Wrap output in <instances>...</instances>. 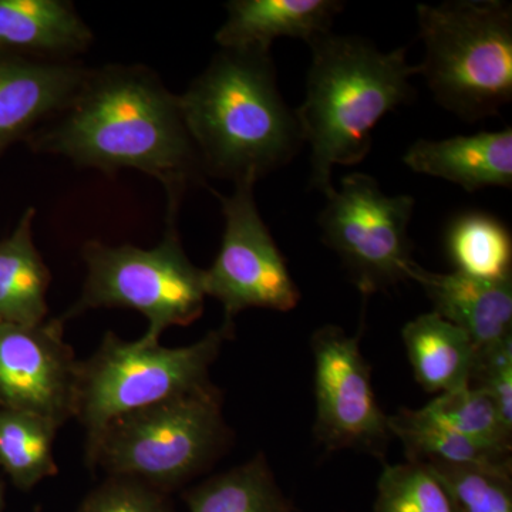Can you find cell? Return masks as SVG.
<instances>
[{
	"label": "cell",
	"mask_w": 512,
	"mask_h": 512,
	"mask_svg": "<svg viewBox=\"0 0 512 512\" xmlns=\"http://www.w3.org/2000/svg\"><path fill=\"white\" fill-rule=\"evenodd\" d=\"M468 384L487 394L512 426V338L477 350Z\"/></svg>",
	"instance_id": "4316f807"
},
{
	"label": "cell",
	"mask_w": 512,
	"mask_h": 512,
	"mask_svg": "<svg viewBox=\"0 0 512 512\" xmlns=\"http://www.w3.org/2000/svg\"><path fill=\"white\" fill-rule=\"evenodd\" d=\"M224 25L215 33L221 49L271 52L278 37L311 45L332 32L345 3L338 0H232Z\"/></svg>",
	"instance_id": "4fadbf2b"
},
{
	"label": "cell",
	"mask_w": 512,
	"mask_h": 512,
	"mask_svg": "<svg viewBox=\"0 0 512 512\" xmlns=\"http://www.w3.org/2000/svg\"><path fill=\"white\" fill-rule=\"evenodd\" d=\"M59 427L36 414L0 407V467L19 490L57 474L53 444Z\"/></svg>",
	"instance_id": "7402d4cb"
},
{
	"label": "cell",
	"mask_w": 512,
	"mask_h": 512,
	"mask_svg": "<svg viewBox=\"0 0 512 512\" xmlns=\"http://www.w3.org/2000/svg\"><path fill=\"white\" fill-rule=\"evenodd\" d=\"M178 214H167L163 241L143 249L90 239L82 258L87 275L82 296L62 316L63 322L100 308H126L148 320L144 339L160 342L171 326H188L204 312V269L187 254L177 228Z\"/></svg>",
	"instance_id": "52a82bcc"
},
{
	"label": "cell",
	"mask_w": 512,
	"mask_h": 512,
	"mask_svg": "<svg viewBox=\"0 0 512 512\" xmlns=\"http://www.w3.org/2000/svg\"><path fill=\"white\" fill-rule=\"evenodd\" d=\"M387 424L390 436L402 441L413 463L511 470L510 456L478 446L421 409H400L394 416H387Z\"/></svg>",
	"instance_id": "d6986e66"
},
{
	"label": "cell",
	"mask_w": 512,
	"mask_h": 512,
	"mask_svg": "<svg viewBox=\"0 0 512 512\" xmlns=\"http://www.w3.org/2000/svg\"><path fill=\"white\" fill-rule=\"evenodd\" d=\"M191 512H292L264 454L184 494Z\"/></svg>",
	"instance_id": "ffe728a7"
},
{
	"label": "cell",
	"mask_w": 512,
	"mask_h": 512,
	"mask_svg": "<svg viewBox=\"0 0 512 512\" xmlns=\"http://www.w3.org/2000/svg\"><path fill=\"white\" fill-rule=\"evenodd\" d=\"M447 251L456 272L484 282L512 278V237L503 221L487 212H466L451 222Z\"/></svg>",
	"instance_id": "44dd1931"
},
{
	"label": "cell",
	"mask_w": 512,
	"mask_h": 512,
	"mask_svg": "<svg viewBox=\"0 0 512 512\" xmlns=\"http://www.w3.org/2000/svg\"><path fill=\"white\" fill-rule=\"evenodd\" d=\"M229 443L222 393L211 384L111 420L86 464L170 494L207 471Z\"/></svg>",
	"instance_id": "5b68a950"
},
{
	"label": "cell",
	"mask_w": 512,
	"mask_h": 512,
	"mask_svg": "<svg viewBox=\"0 0 512 512\" xmlns=\"http://www.w3.org/2000/svg\"><path fill=\"white\" fill-rule=\"evenodd\" d=\"M178 99L205 175L256 183L305 144L295 110L279 92L271 52L221 49Z\"/></svg>",
	"instance_id": "7a4b0ae2"
},
{
	"label": "cell",
	"mask_w": 512,
	"mask_h": 512,
	"mask_svg": "<svg viewBox=\"0 0 512 512\" xmlns=\"http://www.w3.org/2000/svg\"><path fill=\"white\" fill-rule=\"evenodd\" d=\"M319 225L323 242L348 269L366 295L410 279L413 245L409 238L414 205L410 195H387L372 175L353 173L325 195Z\"/></svg>",
	"instance_id": "ba28073f"
},
{
	"label": "cell",
	"mask_w": 512,
	"mask_h": 512,
	"mask_svg": "<svg viewBox=\"0 0 512 512\" xmlns=\"http://www.w3.org/2000/svg\"><path fill=\"white\" fill-rule=\"evenodd\" d=\"M35 217V208H28L12 234L0 239V323L39 325L49 313L52 275L33 241Z\"/></svg>",
	"instance_id": "e0dca14e"
},
{
	"label": "cell",
	"mask_w": 512,
	"mask_h": 512,
	"mask_svg": "<svg viewBox=\"0 0 512 512\" xmlns=\"http://www.w3.org/2000/svg\"><path fill=\"white\" fill-rule=\"evenodd\" d=\"M456 512H512L511 470L426 464Z\"/></svg>",
	"instance_id": "cb8c5ba5"
},
{
	"label": "cell",
	"mask_w": 512,
	"mask_h": 512,
	"mask_svg": "<svg viewBox=\"0 0 512 512\" xmlns=\"http://www.w3.org/2000/svg\"><path fill=\"white\" fill-rule=\"evenodd\" d=\"M26 143L35 153L66 157L101 173L150 175L164 187L167 212H180L188 188L207 177L178 94L143 64L90 69L72 101Z\"/></svg>",
	"instance_id": "6da1fadb"
},
{
	"label": "cell",
	"mask_w": 512,
	"mask_h": 512,
	"mask_svg": "<svg viewBox=\"0 0 512 512\" xmlns=\"http://www.w3.org/2000/svg\"><path fill=\"white\" fill-rule=\"evenodd\" d=\"M421 410L478 446L510 456L512 426L503 419L490 397L476 387L464 384L440 393Z\"/></svg>",
	"instance_id": "603a6c76"
},
{
	"label": "cell",
	"mask_w": 512,
	"mask_h": 512,
	"mask_svg": "<svg viewBox=\"0 0 512 512\" xmlns=\"http://www.w3.org/2000/svg\"><path fill=\"white\" fill-rule=\"evenodd\" d=\"M254 180L235 183L231 195L218 194L225 227L220 252L204 271L207 296L224 306V323L251 308L289 312L301 301V292L286 266L271 231L256 205Z\"/></svg>",
	"instance_id": "9c48e42d"
},
{
	"label": "cell",
	"mask_w": 512,
	"mask_h": 512,
	"mask_svg": "<svg viewBox=\"0 0 512 512\" xmlns=\"http://www.w3.org/2000/svg\"><path fill=\"white\" fill-rule=\"evenodd\" d=\"M5 508V483L0 480V512Z\"/></svg>",
	"instance_id": "83f0119b"
},
{
	"label": "cell",
	"mask_w": 512,
	"mask_h": 512,
	"mask_svg": "<svg viewBox=\"0 0 512 512\" xmlns=\"http://www.w3.org/2000/svg\"><path fill=\"white\" fill-rule=\"evenodd\" d=\"M168 495L136 478L109 476L76 512H175Z\"/></svg>",
	"instance_id": "484cf974"
},
{
	"label": "cell",
	"mask_w": 512,
	"mask_h": 512,
	"mask_svg": "<svg viewBox=\"0 0 512 512\" xmlns=\"http://www.w3.org/2000/svg\"><path fill=\"white\" fill-rule=\"evenodd\" d=\"M375 512H456L426 464L386 466L377 483Z\"/></svg>",
	"instance_id": "d4e9b609"
},
{
	"label": "cell",
	"mask_w": 512,
	"mask_h": 512,
	"mask_svg": "<svg viewBox=\"0 0 512 512\" xmlns=\"http://www.w3.org/2000/svg\"><path fill=\"white\" fill-rule=\"evenodd\" d=\"M417 382L429 393H444L470 383L477 348L464 330L437 313H423L402 330Z\"/></svg>",
	"instance_id": "ac0fdd59"
},
{
	"label": "cell",
	"mask_w": 512,
	"mask_h": 512,
	"mask_svg": "<svg viewBox=\"0 0 512 512\" xmlns=\"http://www.w3.org/2000/svg\"><path fill=\"white\" fill-rule=\"evenodd\" d=\"M93 43V30L69 0H0V49L73 62Z\"/></svg>",
	"instance_id": "2e32d148"
},
{
	"label": "cell",
	"mask_w": 512,
	"mask_h": 512,
	"mask_svg": "<svg viewBox=\"0 0 512 512\" xmlns=\"http://www.w3.org/2000/svg\"><path fill=\"white\" fill-rule=\"evenodd\" d=\"M309 47L305 101L295 113L311 147V187L326 195L335 188L333 168L362 163L377 123L413 99L410 79L419 66L407 62L403 47L380 52L357 36L330 32Z\"/></svg>",
	"instance_id": "3957f363"
},
{
	"label": "cell",
	"mask_w": 512,
	"mask_h": 512,
	"mask_svg": "<svg viewBox=\"0 0 512 512\" xmlns=\"http://www.w3.org/2000/svg\"><path fill=\"white\" fill-rule=\"evenodd\" d=\"M77 373L62 318L0 323V407L36 414L60 429L76 416Z\"/></svg>",
	"instance_id": "8fae6325"
},
{
	"label": "cell",
	"mask_w": 512,
	"mask_h": 512,
	"mask_svg": "<svg viewBox=\"0 0 512 512\" xmlns=\"http://www.w3.org/2000/svg\"><path fill=\"white\" fill-rule=\"evenodd\" d=\"M232 336L234 326L222 323L190 346L164 348L107 332L96 352L79 360L74 417L86 431V456L116 417L211 386L212 363Z\"/></svg>",
	"instance_id": "8992f818"
},
{
	"label": "cell",
	"mask_w": 512,
	"mask_h": 512,
	"mask_svg": "<svg viewBox=\"0 0 512 512\" xmlns=\"http://www.w3.org/2000/svg\"><path fill=\"white\" fill-rule=\"evenodd\" d=\"M89 67L0 49V156L52 120L72 101Z\"/></svg>",
	"instance_id": "7c38bea8"
},
{
	"label": "cell",
	"mask_w": 512,
	"mask_h": 512,
	"mask_svg": "<svg viewBox=\"0 0 512 512\" xmlns=\"http://www.w3.org/2000/svg\"><path fill=\"white\" fill-rule=\"evenodd\" d=\"M315 363V434L328 450L357 448L382 456L387 416L377 403L359 336L328 325L312 336Z\"/></svg>",
	"instance_id": "30bf717a"
},
{
	"label": "cell",
	"mask_w": 512,
	"mask_h": 512,
	"mask_svg": "<svg viewBox=\"0 0 512 512\" xmlns=\"http://www.w3.org/2000/svg\"><path fill=\"white\" fill-rule=\"evenodd\" d=\"M409 278L419 282L434 313L464 330L477 350L512 338V278L484 282L456 271L436 274L417 262Z\"/></svg>",
	"instance_id": "5bb4252c"
},
{
	"label": "cell",
	"mask_w": 512,
	"mask_h": 512,
	"mask_svg": "<svg viewBox=\"0 0 512 512\" xmlns=\"http://www.w3.org/2000/svg\"><path fill=\"white\" fill-rule=\"evenodd\" d=\"M414 173L441 178L468 192L512 187V128L446 140L414 141L403 156Z\"/></svg>",
	"instance_id": "9a60e30c"
},
{
	"label": "cell",
	"mask_w": 512,
	"mask_h": 512,
	"mask_svg": "<svg viewBox=\"0 0 512 512\" xmlns=\"http://www.w3.org/2000/svg\"><path fill=\"white\" fill-rule=\"evenodd\" d=\"M419 74L444 109L466 121L495 116L512 100V6L451 0L417 6Z\"/></svg>",
	"instance_id": "277c9868"
}]
</instances>
